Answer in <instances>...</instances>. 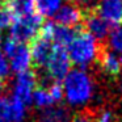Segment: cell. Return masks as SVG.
Listing matches in <instances>:
<instances>
[{
    "instance_id": "obj_16",
    "label": "cell",
    "mask_w": 122,
    "mask_h": 122,
    "mask_svg": "<svg viewBox=\"0 0 122 122\" xmlns=\"http://www.w3.org/2000/svg\"><path fill=\"white\" fill-rule=\"evenodd\" d=\"M32 102L34 104L37 108L41 109H46L50 108V106L55 105V101H54L51 93L49 92L47 87H41V88H36L34 93H33V98Z\"/></svg>"
},
{
    "instance_id": "obj_26",
    "label": "cell",
    "mask_w": 122,
    "mask_h": 122,
    "mask_svg": "<svg viewBox=\"0 0 122 122\" xmlns=\"http://www.w3.org/2000/svg\"><path fill=\"white\" fill-rule=\"evenodd\" d=\"M4 1H7V0H0V4H4Z\"/></svg>"
},
{
    "instance_id": "obj_22",
    "label": "cell",
    "mask_w": 122,
    "mask_h": 122,
    "mask_svg": "<svg viewBox=\"0 0 122 122\" xmlns=\"http://www.w3.org/2000/svg\"><path fill=\"white\" fill-rule=\"evenodd\" d=\"M9 64H8V61H7V58L4 56L3 51L0 53V76L3 77V79H5L7 76H8L9 74Z\"/></svg>"
},
{
    "instance_id": "obj_10",
    "label": "cell",
    "mask_w": 122,
    "mask_h": 122,
    "mask_svg": "<svg viewBox=\"0 0 122 122\" xmlns=\"http://www.w3.org/2000/svg\"><path fill=\"white\" fill-rule=\"evenodd\" d=\"M54 43L49 38L38 34L30 45V54H32V61L37 67L45 68L49 58L54 50Z\"/></svg>"
},
{
    "instance_id": "obj_14",
    "label": "cell",
    "mask_w": 122,
    "mask_h": 122,
    "mask_svg": "<svg viewBox=\"0 0 122 122\" xmlns=\"http://www.w3.org/2000/svg\"><path fill=\"white\" fill-rule=\"evenodd\" d=\"M64 0H34L36 12L41 17H54V15L63 5Z\"/></svg>"
},
{
    "instance_id": "obj_13",
    "label": "cell",
    "mask_w": 122,
    "mask_h": 122,
    "mask_svg": "<svg viewBox=\"0 0 122 122\" xmlns=\"http://www.w3.org/2000/svg\"><path fill=\"white\" fill-rule=\"evenodd\" d=\"M71 118L72 116L66 106L53 105L50 108L42 109L37 122H70Z\"/></svg>"
},
{
    "instance_id": "obj_20",
    "label": "cell",
    "mask_w": 122,
    "mask_h": 122,
    "mask_svg": "<svg viewBox=\"0 0 122 122\" xmlns=\"http://www.w3.org/2000/svg\"><path fill=\"white\" fill-rule=\"evenodd\" d=\"M95 122H117V121H116V116L110 110L104 109L97 116H95Z\"/></svg>"
},
{
    "instance_id": "obj_17",
    "label": "cell",
    "mask_w": 122,
    "mask_h": 122,
    "mask_svg": "<svg viewBox=\"0 0 122 122\" xmlns=\"http://www.w3.org/2000/svg\"><path fill=\"white\" fill-rule=\"evenodd\" d=\"M108 45L112 51L122 56V25L110 30L108 36Z\"/></svg>"
},
{
    "instance_id": "obj_15",
    "label": "cell",
    "mask_w": 122,
    "mask_h": 122,
    "mask_svg": "<svg viewBox=\"0 0 122 122\" xmlns=\"http://www.w3.org/2000/svg\"><path fill=\"white\" fill-rule=\"evenodd\" d=\"M7 5L13 12L15 17L36 13L34 0H7Z\"/></svg>"
},
{
    "instance_id": "obj_25",
    "label": "cell",
    "mask_w": 122,
    "mask_h": 122,
    "mask_svg": "<svg viewBox=\"0 0 122 122\" xmlns=\"http://www.w3.org/2000/svg\"><path fill=\"white\" fill-rule=\"evenodd\" d=\"M71 1H88V0H71Z\"/></svg>"
},
{
    "instance_id": "obj_3",
    "label": "cell",
    "mask_w": 122,
    "mask_h": 122,
    "mask_svg": "<svg viewBox=\"0 0 122 122\" xmlns=\"http://www.w3.org/2000/svg\"><path fill=\"white\" fill-rule=\"evenodd\" d=\"M1 51L8 61L11 71L16 72V74L29 71L33 61L32 54H30V47L26 43L19 42L9 37L4 41Z\"/></svg>"
},
{
    "instance_id": "obj_12",
    "label": "cell",
    "mask_w": 122,
    "mask_h": 122,
    "mask_svg": "<svg viewBox=\"0 0 122 122\" xmlns=\"http://www.w3.org/2000/svg\"><path fill=\"white\" fill-rule=\"evenodd\" d=\"M98 64L102 72L108 76L116 77L122 72V56L112 50H104L98 56Z\"/></svg>"
},
{
    "instance_id": "obj_19",
    "label": "cell",
    "mask_w": 122,
    "mask_h": 122,
    "mask_svg": "<svg viewBox=\"0 0 122 122\" xmlns=\"http://www.w3.org/2000/svg\"><path fill=\"white\" fill-rule=\"evenodd\" d=\"M47 89H49V92L51 93V96H53V98H54V101H55V102H59V101L64 97L63 85H62V83H59V81H51L50 84L47 85Z\"/></svg>"
},
{
    "instance_id": "obj_27",
    "label": "cell",
    "mask_w": 122,
    "mask_h": 122,
    "mask_svg": "<svg viewBox=\"0 0 122 122\" xmlns=\"http://www.w3.org/2000/svg\"><path fill=\"white\" fill-rule=\"evenodd\" d=\"M0 53H1V41H0Z\"/></svg>"
},
{
    "instance_id": "obj_23",
    "label": "cell",
    "mask_w": 122,
    "mask_h": 122,
    "mask_svg": "<svg viewBox=\"0 0 122 122\" xmlns=\"http://www.w3.org/2000/svg\"><path fill=\"white\" fill-rule=\"evenodd\" d=\"M3 88H4V79H3L1 76H0V93H1Z\"/></svg>"
},
{
    "instance_id": "obj_4",
    "label": "cell",
    "mask_w": 122,
    "mask_h": 122,
    "mask_svg": "<svg viewBox=\"0 0 122 122\" xmlns=\"http://www.w3.org/2000/svg\"><path fill=\"white\" fill-rule=\"evenodd\" d=\"M42 25V17L37 12L28 16L15 17L11 26V38L22 43L32 42L40 34Z\"/></svg>"
},
{
    "instance_id": "obj_8",
    "label": "cell",
    "mask_w": 122,
    "mask_h": 122,
    "mask_svg": "<svg viewBox=\"0 0 122 122\" xmlns=\"http://www.w3.org/2000/svg\"><path fill=\"white\" fill-rule=\"evenodd\" d=\"M84 11L81 7L75 3H67L59 8V11L54 15L55 22L62 26L76 29L81 22H84Z\"/></svg>"
},
{
    "instance_id": "obj_24",
    "label": "cell",
    "mask_w": 122,
    "mask_h": 122,
    "mask_svg": "<svg viewBox=\"0 0 122 122\" xmlns=\"http://www.w3.org/2000/svg\"><path fill=\"white\" fill-rule=\"evenodd\" d=\"M119 89H121V93H122V77H121V83H119Z\"/></svg>"
},
{
    "instance_id": "obj_5",
    "label": "cell",
    "mask_w": 122,
    "mask_h": 122,
    "mask_svg": "<svg viewBox=\"0 0 122 122\" xmlns=\"http://www.w3.org/2000/svg\"><path fill=\"white\" fill-rule=\"evenodd\" d=\"M71 61L67 54L66 47L55 45L54 50L49 58L47 63L45 66L46 77L51 81H59L61 83L64 77L71 71Z\"/></svg>"
},
{
    "instance_id": "obj_9",
    "label": "cell",
    "mask_w": 122,
    "mask_h": 122,
    "mask_svg": "<svg viewBox=\"0 0 122 122\" xmlns=\"http://www.w3.org/2000/svg\"><path fill=\"white\" fill-rule=\"evenodd\" d=\"M96 12L110 26L122 25V0H96Z\"/></svg>"
},
{
    "instance_id": "obj_2",
    "label": "cell",
    "mask_w": 122,
    "mask_h": 122,
    "mask_svg": "<svg viewBox=\"0 0 122 122\" xmlns=\"http://www.w3.org/2000/svg\"><path fill=\"white\" fill-rule=\"evenodd\" d=\"M66 50L71 63L81 70H87L89 66H92L101 53L97 40L88 32L83 30H77Z\"/></svg>"
},
{
    "instance_id": "obj_6",
    "label": "cell",
    "mask_w": 122,
    "mask_h": 122,
    "mask_svg": "<svg viewBox=\"0 0 122 122\" xmlns=\"http://www.w3.org/2000/svg\"><path fill=\"white\" fill-rule=\"evenodd\" d=\"M36 88H37V76L33 71L29 70V71L17 74L12 85V97L28 106L32 104Z\"/></svg>"
},
{
    "instance_id": "obj_18",
    "label": "cell",
    "mask_w": 122,
    "mask_h": 122,
    "mask_svg": "<svg viewBox=\"0 0 122 122\" xmlns=\"http://www.w3.org/2000/svg\"><path fill=\"white\" fill-rule=\"evenodd\" d=\"M15 21V15L7 4H0V33L9 30Z\"/></svg>"
},
{
    "instance_id": "obj_1",
    "label": "cell",
    "mask_w": 122,
    "mask_h": 122,
    "mask_svg": "<svg viewBox=\"0 0 122 122\" xmlns=\"http://www.w3.org/2000/svg\"><path fill=\"white\" fill-rule=\"evenodd\" d=\"M63 92L67 102L72 106H83L95 95V81L87 70L74 68L63 79Z\"/></svg>"
},
{
    "instance_id": "obj_11",
    "label": "cell",
    "mask_w": 122,
    "mask_h": 122,
    "mask_svg": "<svg viewBox=\"0 0 122 122\" xmlns=\"http://www.w3.org/2000/svg\"><path fill=\"white\" fill-rule=\"evenodd\" d=\"M85 32H88L92 37H95L97 41H104L108 38L112 28L96 11H91L84 17Z\"/></svg>"
},
{
    "instance_id": "obj_21",
    "label": "cell",
    "mask_w": 122,
    "mask_h": 122,
    "mask_svg": "<svg viewBox=\"0 0 122 122\" xmlns=\"http://www.w3.org/2000/svg\"><path fill=\"white\" fill-rule=\"evenodd\" d=\"M70 122H95V116L91 114L89 112H80L75 114Z\"/></svg>"
},
{
    "instance_id": "obj_7",
    "label": "cell",
    "mask_w": 122,
    "mask_h": 122,
    "mask_svg": "<svg viewBox=\"0 0 122 122\" xmlns=\"http://www.w3.org/2000/svg\"><path fill=\"white\" fill-rule=\"evenodd\" d=\"M26 105L13 97L0 96V122H22Z\"/></svg>"
}]
</instances>
